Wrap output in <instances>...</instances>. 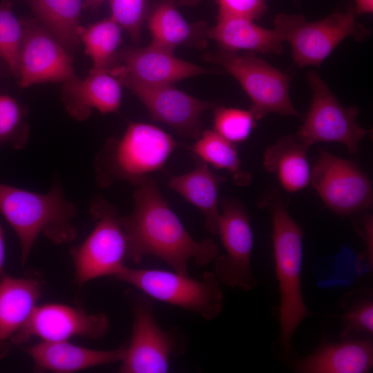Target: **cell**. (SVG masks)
<instances>
[{
  "label": "cell",
  "mask_w": 373,
  "mask_h": 373,
  "mask_svg": "<svg viewBox=\"0 0 373 373\" xmlns=\"http://www.w3.org/2000/svg\"><path fill=\"white\" fill-rule=\"evenodd\" d=\"M133 193L134 209L119 216L126 239V259L139 263L155 256L174 271L188 274L191 260L204 266L218 256V246L209 238L195 240L162 198L155 180L146 177Z\"/></svg>",
  "instance_id": "6da1fadb"
},
{
  "label": "cell",
  "mask_w": 373,
  "mask_h": 373,
  "mask_svg": "<svg viewBox=\"0 0 373 373\" xmlns=\"http://www.w3.org/2000/svg\"><path fill=\"white\" fill-rule=\"evenodd\" d=\"M0 212L19 240L22 265L40 234L59 245L72 242L77 233L73 223L77 208L66 198L57 176L45 193L0 183Z\"/></svg>",
  "instance_id": "7a4b0ae2"
},
{
  "label": "cell",
  "mask_w": 373,
  "mask_h": 373,
  "mask_svg": "<svg viewBox=\"0 0 373 373\" xmlns=\"http://www.w3.org/2000/svg\"><path fill=\"white\" fill-rule=\"evenodd\" d=\"M261 205L269 209L271 218L274 255L280 298V341L288 352L295 332L309 314L300 280L303 233L275 189L266 191Z\"/></svg>",
  "instance_id": "3957f363"
},
{
  "label": "cell",
  "mask_w": 373,
  "mask_h": 373,
  "mask_svg": "<svg viewBox=\"0 0 373 373\" xmlns=\"http://www.w3.org/2000/svg\"><path fill=\"white\" fill-rule=\"evenodd\" d=\"M173 137L161 128L129 122L119 138H110L96 155L97 184L105 188L117 181L138 185L150 173L163 169L176 148Z\"/></svg>",
  "instance_id": "277c9868"
},
{
  "label": "cell",
  "mask_w": 373,
  "mask_h": 373,
  "mask_svg": "<svg viewBox=\"0 0 373 373\" xmlns=\"http://www.w3.org/2000/svg\"><path fill=\"white\" fill-rule=\"evenodd\" d=\"M113 277L149 298L181 307L206 321L217 318L223 308V291L213 272L206 271L196 279L174 271L124 265Z\"/></svg>",
  "instance_id": "5b68a950"
},
{
  "label": "cell",
  "mask_w": 373,
  "mask_h": 373,
  "mask_svg": "<svg viewBox=\"0 0 373 373\" xmlns=\"http://www.w3.org/2000/svg\"><path fill=\"white\" fill-rule=\"evenodd\" d=\"M133 321L129 344L119 372L121 373H166L171 358L182 355L186 339L178 327L164 329L157 321L151 300L133 291L126 292Z\"/></svg>",
  "instance_id": "8992f818"
},
{
  "label": "cell",
  "mask_w": 373,
  "mask_h": 373,
  "mask_svg": "<svg viewBox=\"0 0 373 373\" xmlns=\"http://www.w3.org/2000/svg\"><path fill=\"white\" fill-rule=\"evenodd\" d=\"M274 28L283 41L291 47L294 63L298 68L319 67L334 48L348 37L363 41L369 30L356 20L352 8L335 12L317 21H308L300 15H278Z\"/></svg>",
  "instance_id": "52a82bcc"
},
{
  "label": "cell",
  "mask_w": 373,
  "mask_h": 373,
  "mask_svg": "<svg viewBox=\"0 0 373 373\" xmlns=\"http://www.w3.org/2000/svg\"><path fill=\"white\" fill-rule=\"evenodd\" d=\"M204 59L220 66L240 83L256 121L269 113L299 116L290 99L288 77L254 53L220 49L206 53Z\"/></svg>",
  "instance_id": "ba28073f"
},
{
  "label": "cell",
  "mask_w": 373,
  "mask_h": 373,
  "mask_svg": "<svg viewBox=\"0 0 373 373\" xmlns=\"http://www.w3.org/2000/svg\"><path fill=\"white\" fill-rule=\"evenodd\" d=\"M89 212L94 229L81 245L70 250L75 282L80 287L97 278L113 277L124 265L126 256V239L117 209L97 195L91 201Z\"/></svg>",
  "instance_id": "9c48e42d"
},
{
  "label": "cell",
  "mask_w": 373,
  "mask_h": 373,
  "mask_svg": "<svg viewBox=\"0 0 373 373\" xmlns=\"http://www.w3.org/2000/svg\"><path fill=\"white\" fill-rule=\"evenodd\" d=\"M312 91L308 113L296 136L310 147L318 142H339L351 154L358 151L359 142L367 131L356 122L357 106L345 107L314 71L307 75Z\"/></svg>",
  "instance_id": "30bf717a"
},
{
  "label": "cell",
  "mask_w": 373,
  "mask_h": 373,
  "mask_svg": "<svg viewBox=\"0 0 373 373\" xmlns=\"http://www.w3.org/2000/svg\"><path fill=\"white\" fill-rule=\"evenodd\" d=\"M218 235L225 254L215 258L214 274L229 287L242 291L254 289L257 280L251 268L254 236L244 206L235 199L222 198Z\"/></svg>",
  "instance_id": "8fae6325"
},
{
  "label": "cell",
  "mask_w": 373,
  "mask_h": 373,
  "mask_svg": "<svg viewBox=\"0 0 373 373\" xmlns=\"http://www.w3.org/2000/svg\"><path fill=\"white\" fill-rule=\"evenodd\" d=\"M309 184L338 215H350L372 205V185L366 174L354 162L324 149L311 170Z\"/></svg>",
  "instance_id": "7c38bea8"
},
{
  "label": "cell",
  "mask_w": 373,
  "mask_h": 373,
  "mask_svg": "<svg viewBox=\"0 0 373 373\" xmlns=\"http://www.w3.org/2000/svg\"><path fill=\"white\" fill-rule=\"evenodd\" d=\"M109 327L108 318L102 312L89 314L81 307L46 303L35 307L10 344L23 345L35 337L42 341H68L75 336L99 339L107 334Z\"/></svg>",
  "instance_id": "4fadbf2b"
},
{
  "label": "cell",
  "mask_w": 373,
  "mask_h": 373,
  "mask_svg": "<svg viewBox=\"0 0 373 373\" xmlns=\"http://www.w3.org/2000/svg\"><path fill=\"white\" fill-rule=\"evenodd\" d=\"M21 23L17 77L21 87L45 82L64 83L77 76L67 50L40 21Z\"/></svg>",
  "instance_id": "5bb4252c"
},
{
  "label": "cell",
  "mask_w": 373,
  "mask_h": 373,
  "mask_svg": "<svg viewBox=\"0 0 373 373\" xmlns=\"http://www.w3.org/2000/svg\"><path fill=\"white\" fill-rule=\"evenodd\" d=\"M114 77L142 102L153 120L169 125L184 137L198 139L202 132L201 115L216 106L172 85H148L122 75Z\"/></svg>",
  "instance_id": "9a60e30c"
},
{
  "label": "cell",
  "mask_w": 373,
  "mask_h": 373,
  "mask_svg": "<svg viewBox=\"0 0 373 373\" xmlns=\"http://www.w3.org/2000/svg\"><path fill=\"white\" fill-rule=\"evenodd\" d=\"M117 64L108 72L122 75L148 85H172L184 79L215 73L209 68L181 59L173 52L152 44L144 48L131 47L118 51Z\"/></svg>",
  "instance_id": "2e32d148"
},
{
  "label": "cell",
  "mask_w": 373,
  "mask_h": 373,
  "mask_svg": "<svg viewBox=\"0 0 373 373\" xmlns=\"http://www.w3.org/2000/svg\"><path fill=\"white\" fill-rule=\"evenodd\" d=\"M122 84L108 71L89 72L84 79L77 76L64 82L62 101L68 114L77 121L89 117L93 109L102 114L117 113Z\"/></svg>",
  "instance_id": "e0dca14e"
},
{
  "label": "cell",
  "mask_w": 373,
  "mask_h": 373,
  "mask_svg": "<svg viewBox=\"0 0 373 373\" xmlns=\"http://www.w3.org/2000/svg\"><path fill=\"white\" fill-rule=\"evenodd\" d=\"M126 345L111 350H96L63 341H42L24 351L39 372L70 373L87 368L121 362Z\"/></svg>",
  "instance_id": "ac0fdd59"
},
{
  "label": "cell",
  "mask_w": 373,
  "mask_h": 373,
  "mask_svg": "<svg viewBox=\"0 0 373 373\" xmlns=\"http://www.w3.org/2000/svg\"><path fill=\"white\" fill-rule=\"evenodd\" d=\"M41 284L34 278H0V360L8 354L11 338L22 328L41 296Z\"/></svg>",
  "instance_id": "d6986e66"
},
{
  "label": "cell",
  "mask_w": 373,
  "mask_h": 373,
  "mask_svg": "<svg viewBox=\"0 0 373 373\" xmlns=\"http://www.w3.org/2000/svg\"><path fill=\"white\" fill-rule=\"evenodd\" d=\"M372 366L373 346L367 339L325 342L296 365L304 373H365Z\"/></svg>",
  "instance_id": "ffe728a7"
},
{
  "label": "cell",
  "mask_w": 373,
  "mask_h": 373,
  "mask_svg": "<svg viewBox=\"0 0 373 373\" xmlns=\"http://www.w3.org/2000/svg\"><path fill=\"white\" fill-rule=\"evenodd\" d=\"M193 157L195 169L182 175L171 176L168 185L197 207L204 217L207 231L218 235L220 215L218 189L227 179L211 171L208 164L200 158L195 155Z\"/></svg>",
  "instance_id": "44dd1931"
},
{
  "label": "cell",
  "mask_w": 373,
  "mask_h": 373,
  "mask_svg": "<svg viewBox=\"0 0 373 373\" xmlns=\"http://www.w3.org/2000/svg\"><path fill=\"white\" fill-rule=\"evenodd\" d=\"M254 21L241 17H218L217 24L207 30V36L224 50L280 54L283 40L280 33L275 28H264Z\"/></svg>",
  "instance_id": "7402d4cb"
},
{
  "label": "cell",
  "mask_w": 373,
  "mask_h": 373,
  "mask_svg": "<svg viewBox=\"0 0 373 373\" xmlns=\"http://www.w3.org/2000/svg\"><path fill=\"white\" fill-rule=\"evenodd\" d=\"M309 148L296 135L282 137L265 150L263 166L277 176L285 190L298 191L310 182L311 170L307 158Z\"/></svg>",
  "instance_id": "603a6c76"
},
{
  "label": "cell",
  "mask_w": 373,
  "mask_h": 373,
  "mask_svg": "<svg viewBox=\"0 0 373 373\" xmlns=\"http://www.w3.org/2000/svg\"><path fill=\"white\" fill-rule=\"evenodd\" d=\"M152 44L174 51L178 46L202 44L207 30L203 26L187 22L174 5L173 0H164L151 11L147 19Z\"/></svg>",
  "instance_id": "cb8c5ba5"
},
{
  "label": "cell",
  "mask_w": 373,
  "mask_h": 373,
  "mask_svg": "<svg viewBox=\"0 0 373 373\" xmlns=\"http://www.w3.org/2000/svg\"><path fill=\"white\" fill-rule=\"evenodd\" d=\"M40 22L67 51L79 44L82 0H27Z\"/></svg>",
  "instance_id": "d4e9b609"
},
{
  "label": "cell",
  "mask_w": 373,
  "mask_h": 373,
  "mask_svg": "<svg viewBox=\"0 0 373 373\" xmlns=\"http://www.w3.org/2000/svg\"><path fill=\"white\" fill-rule=\"evenodd\" d=\"M111 17L87 27L79 26L78 36L91 57L93 67L89 72L109 71L117 65L118 47L122 42V30Z\"/></svg>",
  "instance_id": "484cf974"
},
{
  "label": "cell",
  "mask_w": 373,
  "mask_h": 373,
  "mask_svg": "<svg viewBox=\"0 0 373 373\" xmlns=\"http://www.w3.org/2000/svg\"><path fill=\"white\" fill-rule=\"evenodd\" d=\"M197 142L190 148L193 155L207 164L230 173L238 186H247L251 174L242 169L235 144L224 139L215 131H202Z\"/></svg>",
  "instance_id": "4316f807"
},
{
  "label": "cell",
  "mask_w": 373,
  "mask_h": 373,
  "mask_svg": "<svg viewBox=\"0 0 373 373\" xmlns=\"http://www.w3.org/2000/svg\"><path fill=\"white\" fill-rule=\"evenodd\" d=\"M22 36V23L13 12L12 3L8 0H2L0 2V59L16 77L19 73Z\"/></svg>",
  "instance_id": "83f0119b"
},
{
  "label": "cell",
  "mask_w": 373,
  "mask_h": 373,
  "mask_svg": "<svg viewBox=\"0 0 373 373\" xmlns=\"http://www.w3.org/2000/svg\"><path fill=\"white\" fill-rule=\"evenodd\" d=\"M26 112L19 103L8 95H0V146L10 145L14 149L25 147L28 140Z\"/></svg>",
  "instance_id": "f1b7e54d"
},
{
  "label": "cell",
  "mask_w": 373,
  "mask_h": 373,
  "mask_svg": "<svg viewBox=\"0 0 373 373\" xmlns=\"http://www.w3.org/2000/svg\"><path fill=\"white\" fill-rule=\"evenodd\" d=\"M250 110L217 106L213 110V127L218 134L236 144L245 141L256 126Z\"/></svg>",
  "instance_id": "f546056e"
},
{
  "label": "cell",
  "mask_w": 373,
  "mask_h": 373,
  "mask_svg": "<svg viewBox=\"0 0 373 373\" xmlns=\"http://www.w3.org/2000/svg\"><path fill=\"white\" fill-rule=\"evenodd\" d=\"M110 6L111 17L138 42L146 19V0H110Z\"/></svg>",
  "instance_id": "4dcf8cb0"
},
{
  "label": "cell",
  "mask_w": 373,
  "mask_h": 373,
  "mask_svg": "<svg viewBox=\"0 0 373 373\" xmlns=\"http://www.w3.org/2000/svg\"><path fill=\"white\" fill-rule=\"evenodd\" d=\"M344 329L342 336L352 334L370 335L373 333V303L370 300L355 304L343 316Z\"/></svg>",
  "instance_id": "1f68e13d"
},
{
  "label": "cell",
  "mask_w": 373,
  "mask_h": 373,
  "mask_svg": "<svg viewBox=\"0 0 373 373\" xmlns=\"http://www.w3.org/2000/svg\"><path fill=\"white\" fill-rule=\"evenodd\" d=\"M218 17H241L252 21L267 10V0H218Z\"/></svg>",
  "instance_id": "d6a6232c"
},
{
  "label": "cell",
  "mask_w": 373,
  "mask_h": 373,
  "mask_svg": "<svg viewBox=\"0 0 373 373\" xmlns=\"http://www.w3.org/2000/svg\"><path fill=\"white\" fill-rule=\"evenodd\" d=\"M355 3L353 9L355 14H370L373 12V0H354Z\"/></svg>",
  "instance_id": "836d02e7"
},
{
  "label": "cell",
  "mask_w": 373,
  "mask_h": 373,
  "mask_svg": "<svg viewBox=\"0 0 373 373\" xmlns=\"http://www.w3.org/2000/svg\"><path fill=\"white\" fill-rule=\"evenodd\" d=\"M4 262H5V244L3 230L0 222V278L5 274L4 272Z\"/></svg>",
  "instance_id": "e575fe53"
},
{
  "label": "cell",
  "mask_w": 373,
  "mask_h": 373,
  "mask_svg": "<svg viewBox=\"0 0 373 373\" xmlns=\"http://www.w3.org/2000/svg\"><path fill=\"white\" fill-rule=\"evenodd\" d=\"M105 0H84L82 3V9L93 10L99 8V6Z\"/></svg>",
  "instance_id": "d590c367"
},
{
  "label": "cell",
  "mask_w": 373,
  "mask_h": 373,
  "mask_svg": "<svg viewBox=\"0 0 373 373\" xmlns=\"http://www.w3.org/2000/svg\"><path fill=\"white\" fill-rule=\"evenodd\" d=\"M178 1L180 2L181 3L192 4L193 3L198 1L199 0H178Z\"/></svg>",
  "instance_id": "8d00e7d4"
}]
</instances>
